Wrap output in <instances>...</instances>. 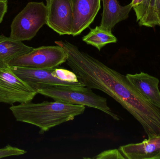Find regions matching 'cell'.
I'll return each mask as SVG.
<instances>
[{
	"label": "cell",
	"mask_w": 160,
	"mask_h": 159,
	"mask_svg": "<svg viewBox=\"0 0 160 159\" xmlns=\"http://www.w3.org/2000/svg\"><path fill=\"white\" fill-rule=\"evenodd\" d=\"M9 109L17 121L36 126L40 129L39 133L43 134L52 128L74 120L83 114L85 106L46 101L22 103L12 105Z\"/></svg>",
	"instance_id": "obj_1"
},
{
	"label": "cell",
	"mask_w": 160,
	"mask_h": 159,
	"mask_svg": "<svg viewBox=\"0 0 160 159\" xmlns=\"http://www.w3.org/2000/svg\"><path fill=\"white\" fill-rule=\"evenodd\" d=\"M37 93L49 97L56 101L95 108L102 111L114 120H120L119 117L108 106L106 98L96 94L91 89L85 86H48L38 90Z\"/></svg>",
	"instance_id": "obj_2"
},
{
	"label": "cell",
	"mask_w": 160,
	"mask_h": 159,
	"mask_svg": "<svg viewBox=\"0 0 160 159\" xmlns=\"http://www.w3.org/2000/svg\"><path fill=\"white\" fill-rule=\"evenodd\" d=\"M10 67L13 72L37 93L38 90L48 86H85L74 72L66 69L58 67L40 69Z\"/></svg>",
	"instance_id": "obj_3"
},
{
	"label": "cell",
	"mask_w": 160,
	"mask_h": 159,
	"mask_svg": "<svg viewBox=\"0 0 160 159\" xmlns=\"http://www.w3.org/2000/svg\"><path fill=\"white\" fill-rule=\"evenodd\" d=\"M47 21V6L43 2H30L13 19L10 37L22 42L32 40Z\"/></svg>",
	"instance_id": "obj_4"
},
{
	"label": "cell",
	"mask_w": 160,
	"mask_h": 159,
	"mask_svg": "<svg viewBox=\"0 0 160 159\" xmlns=\"http://www.w3.org/2000/svg\"><path fill=\"white\" fill-rule=\"evenodd\" d=\"M67 54L60 46H43L12 60L9 66L51 69L67 62Z\"/></svg>",
	"instance_id": "obj_5"
},
{
	"label": "cell",
	"mask_w": 160,
	"mask_h": 159,
	"mask_svg": "<svg viewBox=\"0 0 160 159\" xmlns=\"http://www.w3.org/2000/svg\"><path fill=\"white\" fill-rule=\"evenodd\" d=\"M37 93L18 77L10 66L0 68V103L30 102Z\"/></svg>",
	"instance_id": "obj_6"
},
{
	"label": "cell",
	"mask_w": 160,
	"mask_h": 159,
	"mask_svg": "<svg viewBox=\"0 0 160 159\" xmlns=\"http://www.w3.org/2000/svg\"><path fill=\"white\" fill-rule=\"evenodd\" d=\"M47 24L59 35H72L73 16L72 0H47Z\"/></svg>",
	"instance_id": "obj_7"
},
{
	"label": "cell",
	"mask_w": 160,
	"mask_h": 159,
	"mask_svg": "<svg viewBox=\"0 0 160 159\" xmlns=\"http://www.w3.org/2000/svg\"><path fill=\"white\" fill-rule=\"evenodd\" d=\"M101 0H72L73 21L72 35H79L93 22L101 8Z\"/></svg>",
	"instance_id": "obj_8"
},
{
	"label": "cell",
	"mask_w": 160,
	"mask_h": 159,
	"mask_svg": "<svg viewBox=\"0 0 160 159\" xmlns=\"http://www.w3.org/2000/svg\"><path fill=\"white\" fill-rule=\"evenodd\" d=\"M121 153L127 159H160V135L138 143L120 146Z\"/></svg>",
	"instance_id": "obj_9"
},
{
	"label": "cell",
	"mask_w": 160,
	"mask_h": 159,
	"mask_svg": "<svg viewBox=\"0 0 160 159\" xmlns=\"http://www.w3.org/2000/svg\"><path fill=\"white\" fill-rule=\"evenodd\" d=\"M134 87L151 103L160 109V81L158 78L143 72L126 75Z\"/></svg>",
	"instance_id": "obj_10"
},
{
	"label": "cell",
	"mask_w": 160,
	"mask_h": 159,
	"mask_svg": "<svg viewBox=\"0 0 160 159\" xmlns=\"http://www.w3.org/2000/svg\"><path fill=\"white\" fill-rule=\"evenodd\" d=\"M103 2V11L100 27L112 31L117 23L128 18L132 8L131 4L121 6L118 0H102Z\"/></svg>",
	"instance_id": "obj_11"
},
{
	"label": "cell",
	"mask_w": 160,
	"mask_h": 159,
	"mask_svg": "<svg viewBox=\"0 0 160 159\" xmlns=\"http://www.w3.org/2000/svg\"><path fill=\"white\" fill-rule=\"evenodd\" d=\"M33 49L22 41L0 35V68L8 67L12 60L31 52Z\"/></svg>",
	"instance_id": "obj_12"
},
{
	"label": "cell",
	"mask_w": 160,
	"mask_h": 159,
	"mask_svg": "<svg viewBox=\"0 0 160 159\" xmlns=\"http://www.w3.org/2000/svg\"><path fill=\"white\" fill-rule=\"evenodd\" d=\"M136 16L140 26L160 27V0H145Z\"/></svg>",
	"instance_id": "obj_13"
},
{
	"label": "cell",
	"mask_w": 160,
	"mask_h": 159,
	"mask_svg": "<svg viewBox=\"0 0 160 159\" xmlns=\"http://www.w3.org/2000/svg\"><path fill=\"white\" fill-rule=\"evenodd\" d=\"M82 40L88 44L95 47L100 51L107 44L116 43L117 38L112 34V31L99 26L94 29H90V32L83 37Z\"/></svg>",
	"instance_id": "obj_14"
},
{
	"label": "cell",
	"mask_w": 160,
	"mask_h": 159,
	"mask_svg": "<svg viewBox=\"0 0 160 159\" xmlns=\"http://www.w3.org/2000/svg\"><path fill=\"white\" fill-rule=\"evenodd\" d=\"M26 151L17 147L8 145L3 148H0V159L12 156H19L24 155Z\"/></svg>",
	"instance_id": "obj_15"
},
{
	"label": "cell",
	"mask_w": 160,
	"mask_h": 159,
	"mask_svg": "<svg viewBox=\"0 0 160 159\" xmlns=\"http://www.w3.org/2000/svg\"><path fill=\"white\" fill-rule=\"evenodd\" d=\"M93 158L96 159H126L119 149L106 150L102 152Z\"/></svg>",
	"instance_id": "obj_16"
},
{
	"label": "cell",
	"mask_w": 160,
	"mask_h": 159,
	"mask_svg": "<svg viewBox=\"0 0 160 159\" xmlns=\"http://www.w3.org/2000/svg\"><path fill=\"white\" fill-rule=\"evenodd\" d=\"M8 2L7 0H0V23L2 22L4 17L7 12Z\"/></svg>",
	"instance_id": "obj_17"
},
{
	"label": "cell",
	"mask_w": 160,
	"mask_h": 159,
	"mask_svg": "<svg viewBox=\"0 0 160 159\" xmlns=\"http://www.w3.org/2000/svg\"><path fill=\"white\" fill-rule=\"evenodd\" d=\"M144 1L145 0H132L130 4L132 6L133 10L135 11V14H137L139 12Z\"/></svg>",
	"instance_id": "obj_18"
},
{
	"label": "cell",
	"mask_w": 160,
	"mask_h": 159,
	"mask_svg": "<svg viewBox=\"0 0 160 159\" xmlns=\"http://www.w3.org/2000/svg\"><path fill=\"white\" fill-rule=\"evenodd\" d=\"M46 1H47V0H46Z\"/></svg>",
	"instance_id": "obj_19"
}]
</instances>
